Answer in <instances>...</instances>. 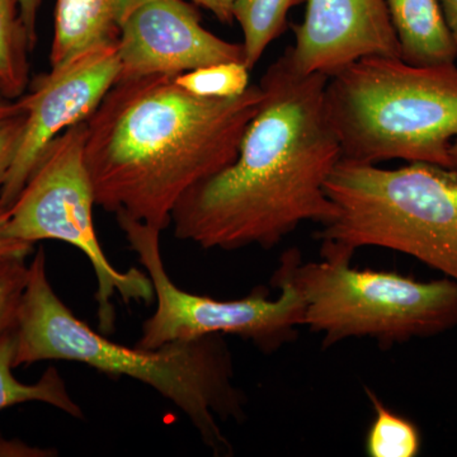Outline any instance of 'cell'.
Masks as SVG:
<instances>
[{
	"label": "cell",
	"instance_id": "6da1fadb",
	"mask_svg": "<svg viewBox=\"0 0 457 457\" xmlns=\"http://www.w3.org/2000/svg\"><path fill=\"white\" fill-rule=\"evenodd\" d=\"M328 78L300 73L287 49L270 65L237 158L171 212L177 239L206 251L270 249L303 222L321 225L335 215L326 183L341 145L324 104Z\"/></svg>",
	"mask_w": 457,
	"mask_h": 457
},
{
	"label": "cell",
	"instance_id": "7a4b0ae2",
	"mask_svg": "<svg viewBox=\"0 0 457 457\" xmlns=\"http://www.w3.org/2000/svg\"><path fill=\"white\" fill-rule=\"evenodd\" d=\"M264 92L200 98L176 75L117 80L86 121L84 156L96 204L161 228L186 194L233 163Z\"/></svg>",
	"mask_w": 457,
	"mask_h": 457
},
{
	"label": "cell",
	"instance_id": "3957f363",
	"mask_svg": "<svg viewBox=\"0 0 457 457\" xmlns=\"http://www.w3.org/2000/svg\"><path fill=\"white\" fill-rule=\"evenodd\" d=\"M222 337L168 343L154 350L111 341L57 296L40 248L29 264L18 308L13 366L69 361L134 378L173 403L213 455L227 457L234 449L219 422H243L246 399L236 383L233 354Z\"/></svg>",
	"mask_w": 457,
	"mask_h": 457
},
{
	"label": "cell",
	"instance_id": "277c9868",
	"mask_svg": "<svg viewBox=\"0 0 457 457\" xmlns=\"http://www.w3.org/2000/svg\"><path fill=\"white\" fill-rule=\"evenodd\" d=\"M324 104L342 161L402 159L457 170V66L363 57L328 78Z\"/></svg>",
	"mask_w": 457,
	"mask_h": 457
},
{
	"label": "cell",
	"instance_id": "5b68a950",
	"mask_svg": "<svg viewBox=\"0 0 457 457\" xmlns=\"http://www.w3.org/2000/svg\"><path fill=\"white\" fill-rule=\"evenodd\" d=\"M336 213L321 224L323 260L351 262L365 246L416 258L457 281V170H399L339 161L326 183Z\"/></svg>",
	"mask_w": 457,
	"mask_h": 457
},
{
	"label": "cell",
	"instance_id": "8992f818",
	"mask_svg": "<svg viewBox=\"0 0 457 457\" xmlns=\"http://www.w3.org/2000/svg\"><path fill=\"white\" fill-rule=\"evenodd\" d=\"M286 281L305 305L303 327L323 337V347L370 338L390 347L457 327V281L420 282L384 270H359L351 262L303 263L286 252L272 282Z\"/></svg>",
	"mask_w": 457,
	"mask_h": 457
},
{
	"label": "cell",
	"instance_id": "52a82bcc",
	"mask_svg": "<svg viewBox=\"0 0 457 457\" xmlns=\"http://www.w3.org/2000/svg\"><path fill=\"white\" fill-rule=\"evenodd\" d=\"M86 137L82 122L53 141L7 210V230L9 236L31 245L64 242L88 258L97 278L98 330L106 336L114 329L116 295L125 303H150L154 288L146 273L117 270L99 243L93 219L97 204L84 156Z\"/></svg>",
	"mask_w": 457,
	"mask_h": 457
},
{
	"label": "cell",
	"instance_id": "ba28073f",
	"mask_svg": "<svg viewBox=\"0 0 457 457\" xmlns=\"http://www.w3.org/2000/svg\"><path fill=\"white\" fill-rule=\"evenodd\" d=\"M116 219L154 288L155 311L141 326L137 347L154 350L168 343L220 335L239 337L263 353H275L296 339L303 327L305 305L290 282H272L279 290L278 299H270L266 288H255L236 300L187 293L165 270L161 228L125 215Z\"/></svg>",
	"mask_w": 457,
	"mask_h": 457
},
{
	"label": "cell",
	"instance_id": "9c48e42d",
	"mask_svg": "<svg viewBox=\"0 0 457 457\" xmlns=\"http://www.w3.org/2000/svg\"><path fill=\"white\" fill-rule=\"evenodd\" d=\"M119 78L114 41L82 51L33 79L29 92L18 98L26 114L25 131L0 188V207L13 204L53 141L86 122Z\"/></svg>",
	"mask_w": 457,
	"mask_h": 457
},
{
	"label": "cell",
	"instance_id": "30bf717a",
	"mask_svg": "<svg viewBox=\"0 0 457 457\" xmlns=\"http://www.w3.org/2000/svg\"><path fill=\"white\" fill-rule=\"evenodd\" d=\"M120 78L179 75L220 62H245L242 44L204 29L185 0H130L117 38Z\"/></svg>",
	"mask_w": 457,
	"mask_h": 457
},
{
	"label": "cell",
	"instance_id": "8fae6325",
	"mask_svg": "<svg viewBox=\"0 0 457 457\" xmlns=\"http://www.w3.org/2000/svg\"><path fill=\"white\" fill-rule=\"evenodd\" d=\"M287 51L303 74L332 77L363 57H400L385 0H306Z\"/></svg>",
	"mask_w": 457,
	"mask_h": 457
},
{
	"label": "cell",
	"instance_id": "7c38bea8",
	"mask_svg": "<svg viewBox=\"0 0 457 457\" xmlns=\"http://www.w3.org/2000/svg\"><path fill=\"white\" fill-rule=\"evenodd\" d=\"M400 46V59L416 66L455 64L457 44L441 0H385Z\"/></svg>",
	"mask_w": 457,
	"mask_h": 457
},
{
	"label": "cell",
	"instance_id": "4fadbf2b",
	"mask_svg": "<svg viewBox=\"0 0 457 457\" xmlns=\"http://www.w3.org/2000/svg\"><path fill=\"white\" fill-rule=\"evenodd\" d=\"M130 0H56L50 65L119 38Z\"/></svg>",
	"mask_w": 457,
	"mask_h": 457
},
{
	"label": "cell",
	"instance_id": "5bb4252c",
	"mask_svg": "<svg viewBox=\"0 0 457 457\" xmlns=\"http://www.w3.org/2000/svg\"><path fill=\"white\" fill-rule=\"evenodd\" d=\"M16 351L14 329L0 336V411L3 409L38 402L60 409L71 417L83 418V411L71 398L64 378L55 368H49L35 384H23L14 378L13 360Z\"/></svg>",
	"mask_w": 457,
	"mask_h": 457
},
{
	"label": "cell",
	"instance_id": "9a60e30c",
	"mask_svg": "<svg viewBox=\"0 0 457 457\" xmlns=\"http://www.w3.org/2000/svg\"><path fill=\"white\" fill-rule=\"evenodd\" d=\"M303 2L306 0H236L234 21L242 29L245 64L251 71L285 31L291 9Z\"/></svg>",
	"mask_w": 457,
	"mask_h": 457
},
{
	"label": "cell",
	"instance_id": "2e32d148",
	"mask_svg": "<svg viewBox=\"0 0 457 457\" xmlns=\"http://www.w3.org/2000/svg\"><path fill=\"white\" fill-rule=\"evenodd\" d=\"M18 0H0V96L16 101L29 86L31 53Z\"/></svg>",
	"mask_w": 457,
	"mask_h": 457
},
{
	"label": "cell",
	"instance_id": "e0dca14e",
	"mask_svg": "<svg viewBox=\"0 0 457 457\" xmlns=\"http://www.w3.org/2000/svg\"><path fill=\"white\" fill-rule=\"evenodd\" d=\"M374 420L366 433L365 451L370 457H414L420 451V433L414 423L386 407L366 387Z\"/></svg>",
	"mask_w": 457,
	"mask_h": 457
},
{
	"label": "cell",
	"instance_id": "ac0fdd59",
	"mask_svg": "<svg viewBox=\"0 0 457 457\" xmlns=\"http://www.w3.org/2000/svg\"><path fill=\"white\" fill-rule=\"evenodd\" d=\"M249 71L251 69L243 62H220L176 75V82L196 97L236 98L251 86Z\"/></svg>",
	"mask_w": 457,
	"mask_h": 457
},
{
	"label": "cell",
	"instance_id": "d6986e66",
	"mask_svg": "<svg viewBox=\"0 0 457 457\" xmlns=\"http://www.w3.org/2000/svg\"><path fill=\"white\" fill-rule=\"evenodd\" d=\"M29 266L23 258L0 260V336L14 329Z\"/></svg>",
	"mask_w": 457,
	"mask_h": 457
},
{
	"label": "cell",
	"instance_id": "ffe728a7",
	"mask_svg": "<svg viewBox=\"0 0 457 457\" xmlns=\"http://www.w3.org/2000/svg\"><path fill=\"white\" fill-rule=\"evenodd\" d=\"M25 112L0 123V188L16 158L25 131Z\"/></svg>",
	"mask_w": 457,
	"mask_h": 457
},
{
	"label": "cell",
	"instance_id": "44dd1931",
	"mask_svg": "<svg viewBox=\"0 0 457 457\" xmlns=\"http://www.w3.org/2000/svg\"><path fill=\"white\" fill-rule=\"evenodd\" d=\"M33 245H35L9 236L7 210L0 207V260H7V258H23V260H26L32 253Z\"/></svg>",
	"mask_w": 457,
	"mask_h": 457
},
{
	"label": "cell",
	"instance_id": "7402d4cb",
	"mask_svg": "<svg viewBox=\"0 0 457 457\" xmlns=\"http://www.w3.org/2000/svg\"><path fill=\"white\" fill-rule=\"evenodd\" d=\"M42 0H18L21 18L29 36V47L35 49L37 44V21Z\"/></svg>",
	"mask_w": 457,
	"mask_h": 457
},
{
	"label": "cell",
	"instance_id": "603a6c76",
	"mask_svg": "<svg viewBox=\"0 0 457 457\" xmlns=\"http://www.w3.org/2000/svg\"><path fill=\"white\" fill-rule=\"evenodd\" d=\"M196 5L212 12L224 25H230L234 21V4L236 0H192Z\"/></svg>",
	"mask_w": 457,
	"mask_h": 457
},
{
	"label": "cell",
	"instance_id": "cb8c5ba5",
	"mask_svg": "<svg viewBox=\"0 0 457 457\" xmlns=\"http://www.w3.org/2000/svg\"><path fill=\"white\" fill-rule=\"evenodd\" d=\"M45 451L33 449L23 442L7 441L0 436V456H45Z\"/></svg>",
	"mask_w": 457,
	"mask_h": 457
},
{
	"label": "cell",
	"instance_id": "d4e9b609",
	"mask_svg": "<svg viewBox=\"0 0 457 457\" xmlns=\"http://www.w3.org/2000/svg\"><path fill=\"white\" fill-rule=\"evenodd\" d=\"M445 18L457 44V0H441Z\"/></svg>",
	"mask_w": 457,
	"mask_h": 457
},
{
	"label": "cell",
	"instance_id": "484cf974",
	"mask_svg": "<svg viewBox=\"0 0 457 457\" xmlns=\"http://www.w3.org/2000/svg\"><path fill=\"white\" fill-rule=\"evenodd\" d=\"M22 112L23 108L21 107L18 99L16 101H9V99L0 98V123L7 121L12 117Z\"/></svg>",
	"mask_w": 457,
	"mask_h": 457
},
{
	"label": "cell",
	"instance_id": "4316f807",
	"mask_svg": "<svg viewBox=\"0 0 457 457\" xmlns=\"http://www.w3.org/2000/svg\"><path fill=\"white\" fill-rule=\"evenodd\" d=\"M451 156H453V163L457 168V137L453 140V146H451Z\"/></svg>",
	"mask_w": 457,
	"mask_h": 457
},
{
	"label": "cell",
	"instance_id": "83f0119b",
	"mask_svg": "<svg viewBox=\"0 0 457 457\" xmlns=\"http://www.w3.org/2000/svg\"><path fill=\"white\" fill-rule=\"evenodd\" d=\"M0 98H3L2 96H0Z\"/></svg>",
	"mask_w": 457,
	"mask_h": 457
}]
</instances>
